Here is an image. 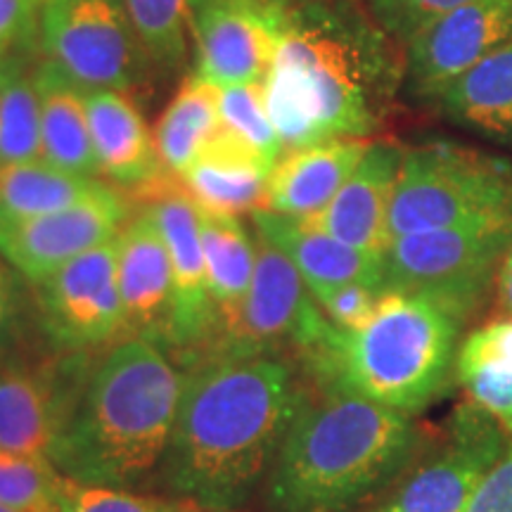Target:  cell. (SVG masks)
I'll return each mask as SVG.
<instances>
[{
  "instance_id": "1",
  "label": "cell",
  "mask_w": 512,
  "mask_h": 512,
  "mask_svg": "<svg viewBox=\"0 0 512 512\" xmlns=\"http://www.w3.org/2000/svg\"><path fill=\"white\" fill-rule=\"evenodd\" d=\"M306 396L278 356H207L185 377L162 463L200 508L235 510L271 472Z\"/></svg>"
},
{
  "instance_id": "2",
  "label": "cell",
  "mask_w": 512,
  "mask_h": 512,
  "mask_svg": "<svg viewBox=\"0 0 512 512\" xmlns=\"http://www.w3.org/2000/svg\"><path fill=\"white\" fill-rule=\"evenodd\" d=\"M394 38L349 0H302L266 79L268 112L283 152L337 138L368 140L403 81Z\"/></svg>"
},
{
  "instance_id": "3",
  "label": "cell",
  "mask_w": 512,
  "mask_h": 512,
  "mask_svg": "<svg viewBox=\"0 0 512 512\" xmlns=\"http://www.w3.org/2000/svg\"><path fill=\"white\" fill-rule=\"evenodd\" d=\"M185 377L162 344L124 339L86 377L55 453L81 484L128 489L164 463Z\"/></svg>"
},
{
  "instance_id": "4",
  "label": "cell",
  "mask_w": 512,
  "mask_h": 512,
  "mask_svg": "<svg viewBox=\"0 0 512 512\" xmlns=\"http://www.w3.org/2000/svg\"><path fill=\"white\" fill-rule=\"evenodd\" d=\"M418 446L411 415L328 392L292 422L268 472L273 512H347L399 475Z\"/></svg>"
},
{
  "instance_id": "5",
  "label": "cell",
  "mask_w": 512,
  "mask_h": 512,
  "mask_svg": "<svg viewBox=\"0 0 512 512\" xmlns=\"http://www.w3.org/2000/svg\"><path fill=\"white\" fill-rule=\"evenodd\" d=\"M460 316L422 294L387 290L361 328L332 332L309 363L328 392L413 415L444 392L458 358Z\"/></svg>"
},
{
  "instance_id": "6",
  "label": "cell",
  "mask_w": 512,
  "mask_h": 512,
  "mask_svg": "<svg viewBox=\"0 0 512 512\" xmlns=\"http://www.w3.org/2000/svg\"><path fill=\"white\" fill-rule=\"evenodd\" d=\"M496 216H512L508 159L444 140L403 152L389 238Z\"/></svg>"
},
{
  "instance_id": "7",
  "label": "cell",
  "mask_w": 512,
  "mask_h": 512,
  "mask_svg": "<svg viewBox=\"0 0 512 512\" xmlns=\"http://www.w3.org/2000/svg\"><path fill=\"white\" fill-rule=\"evenodd\" d=\"M512 247V216L401 235L384 252V287L422 294L463 318Z\"/></svg>"
},
{
  "instance_id": "8",
  "label": "cell",
  "mask_w": 512,
  "mask_h": 512,
  "mask_svg": "<svg viewBox=\"0 0 512 512\" xmlns=\"http://www.w3.org/2000/svg\"><path fill=\"white\" fill-rule=\"evenodd\" d=\"M332 328L292 261L256 233V266L247 299L235 325L209 356H278L297 349L306 358Z\"/></svg>"
},
{
  "instance_id": "9",
  "label": "cell",
  "mask_w": 512,
  "mask_h": 512,
  "mask_svg": "<svg viewBox=\"0 0 512 512\" xmlns=\"http://www.w3.org/2000/svg\"><path fill=\"white\" fill-rule=\"evenodd\" d=\"M38 38L46 60L86 93L133 86L138 38L124 0H46Z\"/></svg>"
},
{
  "instance_id": "10",
  "label": "cell",
  "mask_w": 512,
  "mask_h": 512,
  "mask_svg": "<svg viewBox=\"0 0 512 512\" xmlns=\"http://www.w3.org/2000/svg\"><path fill=\"white\" fill-rule=\"evenodd\" d=\"M34 287L43 330L64 354L83 356L124 342L117 238L69 261Z\"/></svg>"
},
{
  "instance_id": "11",
  "label": "cell",
  "mask_w": 512,
  "mask_h": 512,
  "mask_svg": "<svg viewBox=\"0 0 512 512\" xmlns=\"http://www.w3.org/2000/svg\"><path fill=\"white\" fill-rule=\"evenodd\" d=\"M505 432L477 403H463L437 453L403 479L387 505L396 512H463L508 448Z\"/></svg>"
},
{
  "instance_id": "12",
  "label": "cell",
  "mask_w": 512,
  "mask_h": 512,
  "mask_svg": "<svg viewBox=\"0 0 512 512\" xmlns=\"http://www.w3.org/2000/svg\"><path fill=\"white\" fill-rule=\"evenodd\" d=\"M510 41L512 0H472L406 43L403 83L413 98L437 102L453 81Z\"/></svg>"
},
{
  "instance_id": "13",
  "label": "cell",
  "mask_w": 512,
  "mask_h": 512,
  "mask_svg": "<svg viewBox=\"0 0 512 512\" xmlns=\"http://www.w3.org/2000/svg\"><path fill=\"white\" fill-rule=\"evenodd\" d=\"M292 5L211 3L190 15L195 74L214 86L266 83Z\"/></svg>"
},
{
  "instance_id": "14",
  "label": "cell",
  "mask_w": 512,
  "mask_h": 512,
  "mask_svg": "<svg viewBox=\"0 0 512 512\" xmlns=\"http://www.w3.org/2000/svg\"><path fill=\"white\" fill-rule=\"evenodd\" d=\"M121 192L31 219H0V256L31 285L117 238L128 221Z\"/></svg>"
},
{
  "instance_id": "15",
  "label": "cell",
  "mask_w": 512,
  "mask_h": 512,
  "mask_svg": "<svg viewBox=\"0 0 512 512\" xmlns=\"http://www.w3.org/2000/svg\"><path fill=\"white\" fill-rule=\"evenodd\" d=\"M169 249L174 306L166 351L185 358L209 354L216 339V311L211 304L207 266H204L200 209L185 190H164L147 204Z\"/></svg>"
},
{
  "instance_id": "16",
  "label": "cell",
  "mask_w": 512,
  "mask_h": 512,
  "mask_svg": "<svg viewBox=\"0 0 512 512\" xmlns=\"http://www.w3.org/2000/svg\"><path fill=\"white\" fill-rule=\"evenodd\" d=\"M86 377L76 363L0 366V448L55 460Z\"/></svg>"
},
{
  "instance_id": "17",
  "label": "cell",
  "mask_w": 512,
  "mask_h": 512,
  "mask_svg": "<svg viewBox=\"0 0 512 512\" xmlns=\"http://www.w3.org/2000/svg\"><path fill=\"white\" fill-rule=\"evenodd\" d=\"M117 283L124 339H147L166 349L174 306L171 259L155 214L138 211L117 235Z\"/></svg>"
},
{
  "instance_id": "18",
  "label": "cell",
  "mask_w": 512,
  "mask_h": 512,
  "mask_svg": "<svg viewBox=\"0 0 512 512\" xmlns=\"http://www.w3.org/2000/svg\"><path fill=\"white\" fill-rule=\"evenodd\" d=\"M403 147L392 140H375L366 155L325 209L302 219L306 226L328 233L363 252L382 254L389 242V209L399 178Z\"/></svg>"
},
{
  "instance_id": "19",
  "label": "cell",
  "mask_w": 512,
  "mask_h": 512,
  "mask_svg": "<svg viewBox=\"0 0 512 512\" xmlns=\"http://www.w3.org/2000/svg\"><path fill=\"white\" fill-rule=\"evenodd\" d=\"M252 221L256 233L292 261L311 294L347 283H363L387 292L382 254L363 252L306 226L302 219L280 216L266 209L252 211Z\"/></svg>"
},
{
  "instance_id": "20",
  "label": "cell",
  "mask_w": 512,
  "mask_h": 512,
  "mask_svg": "<svg viewBox=\"0 0 512 512\" xmlns=\"http://www.w3.org/2000/svg\"><path fill=\"white\" fill-rule=\"evenodd\" d=\"M370 140L337 138L283 152L273 166L261 209L306 219L330 204L366 155Z\"/></svg>"
},
{
  "instance_id": "21",
  "label": "cell",
  "mask_w": 512,
  "mask_h": 512,
  "mask_svg": "<svg viewBox=\"0 0 512 512\" xmlns=\"http://www.w3.org/2000/svg\"><path fill=\"white\" fill-rule=\"evenodd\" d=\"M88 119L100 176L128 190L157 188L164 181L155 133L124 91L88 93Z\"/></svg>"
},
{
  "instance_id": "22",
  "label": "cell",
  "mask_w": 512,
  "mask_h": 512,
  "mask_svg": "<svg viewBox=\"0 0 512 512\" xmlns=\"http://www.w3.org/2000/svg\"><path fill=\"white\" fill-rule=\"evenodd\" d=\"M275 162L226 128L183 171L185 195L204 211L240 216L261 209Z\"/></svg>"
},
{
  "instance_id": "23",
  "label": "cell",
  "mask_w": 512,
  "mask_h": 512,
  "mask_svg": "<svg viewBox=\"0 0 512 512\" xmlns=\"http://www.w3.org/2000/svg\"><path fill=\"white\" fill-rule=\"evenodd\" d=\"M36 91L43 162L69 174L102 178L88 119V93L48 60L36 67Z\"/></svg>"
},
{
  "instance_id": "24",
  "label": "cell",
  "mask_w": 512,
  "mask_h": 512,
  "mask_svg": "<svg viewBox=\"0 0 512 512\" xmlns=\"http://www.w3.org/2000/svg\"><path fill=\"white\" fill-rule=\"evenodd\" d=\"M200 235L211 304L216 311V344L233 328L247 299L256 266V240L242 226L240 216L204 209H200Z\"/></svg>"
},
{
  "instance_id": "25",
  "label": "cell",
  "mask_w": 512,
  "mask_h": 512,
  "mask_svg": "<svg viewBox=\"0 0 512 512\" xmlns=\"http://www.w3.org/2000/svg\"><path fill=\"white\" fill-rule=\"evenodd\" d=\"M437 105L453 124L512 147V41L453 81Z\"/></svg>"
},
{
  "instance_id": "26",
  "label": "cell",
  "mask_w": 512,
  "mask_h": 512,
  "mask_svg": "<svg viewBox=\"0 0 512 512\" xmlns=\"http://www.w3.org/2000/svg\"><path fill=\"white\" fill-rule=\"evenodd\" d=\"M117 188L102 178L69 174L57 166L36 162L0 166V219H31L74 204L100 200Z\"/></svg>"
},
{
  "instance_id": "27",
  "label": "cell",
  "mask_w": 512,
  "mask_h": 512,
  "mask_svg": "<svg viewBox=\"0 0 512 512\" xmlns=\"http://www.w3.org/2000/svg\"><path fill=\"white\" fill-rule=\"evenodd\" d=\"M219 86L192 72L178 88L155 128V143L166 174L183 171L221 133Z\"/></svg>"
},
{
  "instance_id": "28",
  "label": "cell",
  "mask_w": 512,
  "mask_h": 512,
  "mask_svg": "<svg viewBox=\"0 0 512 512\" xmlns=\"http://www.w3.org/2000/svg\"><path fill=\"white\" fill-rule=\"evenodd\" d=\"M456 373L472 403L512 434V318L472 332L458 349Z\"/></svg>"
},
{
  "instance_id": "29",
  "label": "cell",
  "mask_w": 512,
  "mask_h": 512,
  "mask_svg": "<svg viewBox=\"0 0 512 512\" xmlns=\"http://www.w3.org/2000/svg\"><path fill=\"white\" fill-rule=\"evenodd\" d=\"M41 159L36 69L19 55L0 57V166Z\"/></svg>"
},
{
  "instance_id": "30",
  "label": "cell",
  "mask_w": 512,
  "mask_h": 512,
  "mask_svg": "<svg viewBox=\"0 0 512 512\" xmlns=\"http://www.w3.org/2000/svg\"><path fill=\"white\" fill-rule=\"evenodd\" d=\"M138 46L162 72H174L185 53L190 0H124Z\"/></svg>"
},
{
  "instance_id": "31",
  "label": "cell",
  "mask_w": 512,
  "mask_h": 512,
  "mask_svg": "<svg viewBox=\"0 0 512 512\" xmlns=\"http://www.w3.org/2000/svg\"><path fill=\"white\" fill-rule=\"evenodd\" d=\"M67 477L53 460L0 448V503L24 512H60Z\"/></svg>"
},
{
  "instance_id": "32",
  "label": "cell",
  "mask_w": 512,
  "mask_h": 512,
  "mask_svg": "<svg viewBox=\"0 0 512 512\" xmlns=\"http://www.w3.org/2000/svg\"><path fill=\"white\" fill-rule=\"evenodd\" d=\"M221 124L242 143L273 162L283 157V143L268 112L266 83H240L219 88Z\"/></svg>"
},
{
  "instance_id": "33",
  "label": "cell",
  "mask_w": 512,
  "mask_h": 512,
  "mask_svg": "<svg viewBox=\"0 0 512 512\" xmlns=\"http://www.w3.org/2000/svg\"><path fill=\"white\" fill-rule=\"evenodd\" d=\"M60 512H185V505L155 496H138L128 489L67 479Z\"/></svg>"
},
{
  "instance_id": "34",
  "label": "cell",
  "mask_w": 512,
  "mask_h": 512,
  "mask_svg": "<svg viewBox=\"0 0 512 512\" xmlns=\"http://www.w3.org/2000/svg\"><path fill=\"white\" fill-rule=\"evenodd\" d=\"M368 15L380 24L384 34L406 46L411 38L437 22L448 12L463 8L472 0H366Z\"/></svg>"
},
{
  "instance_id": "35",
  "label": "cell",
  "mask_w": 512,
  "mask_h": 512,
  "mask_svg": "<svg viewBox=\"0 0 512 512\" xmlns=\"http://www.w3.org/2000/svg\"><path fill=\"white\" fill-rule=\"evenodd\" d=\"M382 290L363 283H347L330 287V290L316 292L313 299L325 313V318L339 330H356L373 316L380 304Z\"/></svg>"
},
{
  "instance_id": "36",
  "label": "cell",
  "mask_w": 512,
  "mask_h": 512,
  "mask_svg": "<svg viewBox=\"0 0 512 512\" xmlns=\"http://www.w3.org/2000/svg\"><path fill=\"white\" fill-rule=\"evenodd\" d=\"M463 512H512V444L486 472Z\"/></svg>"
},
{
  "instance_id": "37",
  "label": "cell",
  "mask_w": 512,
  "mask_h": 512,
  "mask_svg": "<svg viewBox=\"0 0 512 512\" xmlns=\"http://www.w3.org/2000/svg\"><path fill=\"white\" fill-rule=\"evenodd\" d=\"M46 0H0V57L27 41Z\"/></svg>"
},
{
  "instance_id": "38",
  "label": "cell",
  "mask_w": 512,
  "mask_h": 512,
  "mask_svg": "<svg viewBox=\"0 0 512 512\" xmlns=\"http://www.w3.org/2000/svg\"><path fill=\"white\" fill-rule=\"evenodd\" d=\"M17 311V287L15 278H12L10 264L0 256V349H3L5 339H8L12 330V320H15Z\"/></svg>"
},
{
  "instance_id": "39",
  "label": "cell",
  "mask_w": 512,
  "mask_h": 512,
  "mask_svg": "<svg viewBox=\"0 0 512 512\" xmlns=\"http://www.w3.org/2000/svg\"><path fill=\"white\" fill-rule=\"evenodd\" d=\"M498 297H501L503 311L512 318V247L498 268Z\"/></svg>"
},
{
  "instance_id": "40",
  "label": "cell",
  "mask_w": 512,
  "mask_h": 512,
  "mask_svg": "<svg viewBox=\"0 0 512 512\" xmlns=\"http://www.w3.org/2000/svg\"><path fill=\"white\" fill-rule=\"evenodd\" d=\"M211 3H238V0H190V12ZM240 3H266V5H297L302 0H240Z\"/></svg>"
},
{
  "instance_id": "41",
  "label": "cell",
  "mask_w": 512,
  "mask_h": 512,
  "mask_svg": "<svg viewBox=\"0 0 512 512\" xmlns=\"http://www.w3.org/2000/svg\"><path fill=\"white\" fill-rule=\"evenodd\" d=\"M185 512H230V510H214V508H200V505H197V508H185Z\"/></svg>"
},
{
  "instance_id": "42",
  "label": "cell",
  "mask_w": 512,
  "mask_h": 512,
  "mask_svg": "<svg viewBox=\"0 0 512 512\" xmlns=\"http://www.w3.org/2000/svg\"><path fill=\"white\" fill-rule=\"evenodd\" d=\"M368 512H396L394 508H389L387 503H382V505H377V508H373V510H368Z\"/></svg>"
},
{
  "instance_id": "43",
  "label": "cell",
  "mask_w": 512,
  "mask_h": 512,
  "mask_svg": "<svg viewBox=\"0 0 512 512\" xmlns=\"http://www.w3.org/2000/svg\"><path fill=\"white\" fill-rule=\"evenodd\" d=\"M0 512H24V510H17V508H10V505H3V503H0Z\"/></svg>"
}]
</instances>
